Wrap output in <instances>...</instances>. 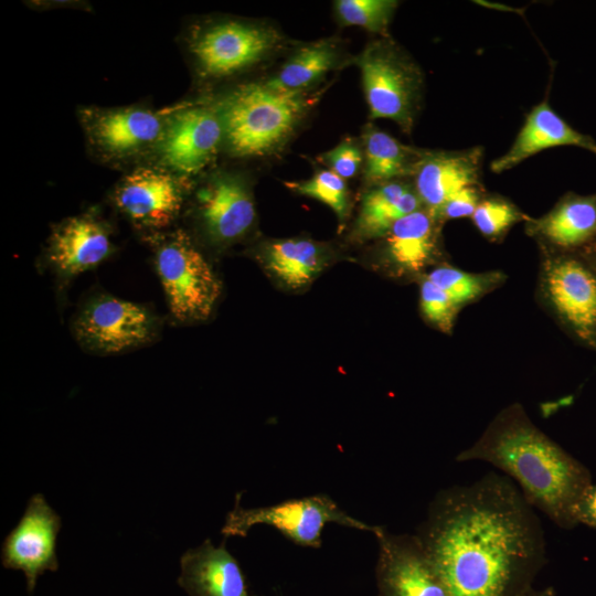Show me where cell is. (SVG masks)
Returning a JSON list of instances; mask_svg holds the SVG:
<instances>
[{
    "instance_id": "cell-27",
    "label": "cell",
    "mask_w": 596,
    "mask_h": 596,
    "mask_svg": "<svg viewBox=\"0 0 596 596\" xmlns=\"http://www.w3.org/2000/svg\"><path fill=\"white\" fill-rule=\"evenodd\" d=\"M290 190L316 199L328 205L337 215L340 223L347 220L350 195L345 180L334 172L323 169L304 181L287 182Z\"/></svg>"
},
{
    "instance_id": "cell-11",
    "label": "cell",
    "mask_w": 596,
    "mask_h": 596,
    "mask_svg": "<svg viewBox=\"0 0 596 596\" xmlns=\"http://www.w3.org/2000/svg\"><path fill=\"white\" fill-rule=\"evenodd\" d=\"M190 181L156 164L131 168L115 185V207L146 236L162 233L180 216Z\"/></svg>"
},
{
    "instance_id": "cell-18",
    "label": "cell",
    "mask_w": 596,
    "mask_h": 596,
    "mask_svg": "<svg viewBox=\"0 0 596 596\" xmlns=\"http://www.w3.org/2000/svg\"><path fill=\"white\" fill-rule=\"evenodd\" d=\"M178 585L189 596H251L237 560L210 539L182 554Z\"/></svg>"
},
{
    "instance_id": "cell-9",
    "label": "cell",
    "mask_w": 596,
    "mask_h": 596,
    "mask_svg": "<svg viewBox=\"0 0 596 596\" xmlns=\"http://www.w3.org/2000/svg\"><path fill=\"white\" fill-rule=\"evenodd\" d=\"M280 41L279 34L268 26L231 19L198 28L189 38L188 49L201 77L222 79L255 66Z\"/></svg>"
},
{
    "instance_id": "cell-26",
    "label": "cell",
    "mask_w": 596,
    "mask_h": 596,
    "mask_svg": "<svg viewBox=\"0 0 596 596\" xmlns=\"http://www.w3.org/2000/svg\"><path fill=\"white\" fill-rule=\"evenodd\" d=\"M459 307L492 289L502 278L501 274H472L449 265L435 267L426 276Z\"/></svg>"
},
{
    "instance_id": "cell-35",
    "label": "cell",
    "mask_w": 596,
    "mask_h": 596,
    "mask_svg": "<svg viewBox=\"0 0 596 596\" xmlns=\"http://www.w3.org/2000/svg\"><path fill=\"white\" fill-rule=\"evenodd\" d=\"M523 596H554L552 590H543L540 593L529 594V590Z\"/></svg>"
},
{
    "instance_id": "cell-16",
    "label": "cell",
    "mask_w": 596,
    "mask_h": 596,
    "mask_svg": "<svg viewBox=\"0 0 596 596\" xmlns=\"http://www.w3.org/2000/svg\"><path fill=\"white\" fill-rule=\"evenodd\" d=\"M114 252L111 230L93 212L66 217L54 225L45 248V262L56 279L67 284L95 268Z\"/></svg>"
},
{
    "instance_id": "cell-25",
    "label": "cell",
    "mask_w": 596,
    "mask_h": 596,
    "mask_svg": "<svg viewBox=\"0 0 596 596\" xmlns=\"http://www.w3.org/2000/svg\"><path fill=\"white\" fill-rule=\"evenodd\" d=\"M339 47L333 39H322L297 49L275 76L265 83L285 93H306L334 68Z\"/></svg>"
},
{
    "instance_id": "cell-5",
    "label": "cell",
    "mask_w": 596,
    "mask_h": 596,
    "mask_svg": "<svg viewBox=\"0 0 596 596\" xmlns=\"http://www.w3.org/2000/svg\"><path fill=\"white\" fill-rule=\"evenodd\" d=\"M171 109L84 106L77 116L91 153L103 163L123 167L152 158Z\"/></svg>"
},
{
    "instance_id": "cell-6",
    "label": "cell",
    "mask_w": 596,
    "mask_h": 596,
    "mask_svg": "<svg viewBox=\"0 0 596 596\" xmlns=\"http://www.w3.org/2000/svg\"><path fill=\"white\" fill-rule=\"evenodd\" d=\"M356 65L370 118L393 120L409 134L422 96L419 67L387 36L370 43L356 57Z\"/></svg>"
},
{
    "instance_id": "cell-4",
    "label": "cell",
    "mask_w": 596,
    "mask_h": 596,
    "mask_svg": "<svg viewBox=\"0 0 596 596\" xmlns=\"http://www.w3.org/2000/svg\"><path fill=\"white\" fill-rule=\"evenodd\" d=\"M170 317L179 323L205 321L222 286L191 235L181 228L146 236Z\"/></svg>"
},
{
    "instance_id": "cell-20",
    "label": "cell",
    "mask_w": 596,
    "mask_h": 596,
    "mask_svg": "<svg viewBox=\"0 0 596 596\" xmlns=\"http://www.w3.org/2000/svg\"><path fill=\"white\" fill-rule=\"evenodd\" d=\"M530 232L562 252H578L596 238V193H567L540 219H528Z\"/></svg>"
},
{
    "instance_id": "cell-34",
    "label": "cell",
    "mask_w": 596,
    "mask_h": 596,
    "mask_svg": "<svg viewBox=\"0 0 596 596\" xmlns=\"http://www.w3.org/2000/svg\"><path fill=\"white\" fill-rule=\"evenodd\" d=\"M578 252L596 268V238Z\"/></svg>"
},
{
    "instance_id": "cell-23",
    "label": "cell",
    "mask_w": 596,
    "mask_h": 596,
    "mask_svg": "<svg viewBox=\"0 0 596 596\" xmlns=\"http://www.w3.org/2000/svg\"><path fill=\"white\" fill-rule=\"evenodd\" d=\"M263 268L281 285L299 289L309 285L326 267L323 246L308 238L267 242L257 252Z\"/></svg>"
},
{
    "instance_id": "cell-15",
    "label": "cell",
    "mask_w": 596,
    "mask_h": 596,
    "mask_svg": "<svg viewBox=\"0 0 596 596\" xmlns=\"http://www.w3.org/2000/svg\"><path fill=\"white\" fill-rule=\"evenodd\" d=\"M374 535L377 596H449L415 534H394L379 526Z\"/></svg>"
},
{
    "instance_id": "cell-21",
    "label": "cell",
    "mask_w": 596,
    "mask_h": 596,
    "mask_svg": "<svg viewBox=\"0 0 596 596\" xmlns=\"http://www.w3.org/2000/svg\"><path fill=\"white\" fill-rule=\"evenodd\" d=\"M440 223L424 207L396 221L382 237L390 265L401 274L426 268L438 249Z\"/></svg>"
},
{
    "instance_id": "cell-19",
    "label": "cell",
    "mask_w": 596,
    "mask_h": 596,
    "mask_svg": "<svg viewBox=\"0 0 596 596\" xmlns=\"http://www.w3.org/2000/svg\"><path fill=\"white\" fill-rule=\"evenodd\" d=\"M561 146L579 147L596 156L593 137L575 130L544 100L531 109L510 149L491 161L490 169L501 173L542 150Z\"/></svg>"
},
{
    "instance_id": "cell-7",
    "label": "cell",
    "mask_w": 596,
    "mask_h": 596,
    "mask_svg": "<svg viewBox=\"0 0 596 596\" xmlns=\"http://www.w3.org/2000/svg\"><path fill=\"white\" fill-rule=\"evenodd\" d=\"M238 493L221 530L225 539L245 538L254 525L266 524L278 530L295 544L317 549L321 546V533L327 523L332 522L373 534L379 529V525L368 524L348 514L334 500L322 493L249 509L243 508Z\"/></svg>"
},
{
    "instance_id": "cell-13",
    "label": "cell",
    "mask_w": 596,
    "mask_h": 596,
    "mask_svg": "<svg viewBox=\"0 0 596 596\" xmlns=\"http://www.w3.org/2000/svg\"><path fill=\"white\" fill-rule=\"evenodd\" d=\"M543 287L561 322L596 349V268L579 252H562L547 259Z\"/></svg>"
},
{
    "instance_id": "cell-14",
    "label": "cell",
    "mask_w": 596,
    "mask_h": 596,
    "mask_svg": "<svg viewBox=\"0 0 596 596\" xmlns=\"http://www.w3.org/2000/svg\"><path fill=\"white\" fill-rule=\"evenodd\" d=\"M61 524L60 515L44 496L35 493L2 543L3 567L22 571L29 593L34 590L39 576L44 572L58 570L56 539Z\"/></svg>"
},
{
    "instance_id": "cell-32",
    "label": "cell",
    "mask_w": 596,
    "mask_h": 596,
    "mask_svg": "<svg viewBox=\"0 0 596 596\" xmlns=\"http://www.w3.org/2000/svg\"><path fill=\"white\" fill-rule=\"evenodd\" d=\"M480 185L467 187L454 194L440 209V222L461 217H471L482 200Z\"/></svg>"
},
{
    "instance_id": "cell-2",
    "label": "cell",
    "mask_w": 596,
    "mask_h": 596,
    "mask_svg": "<svg viewBox=\"0 0 596 596\" xmlns=\"http://www.w3.org/2000/svg\"><path fill=\"white\" fill-rule=\"evenodd\" d=\"M456 460H480L498 468L535 510L566 530L578 525L576 505L593 485L589 470L535 427L520 407L500 414Z\"/></svg>"
},
{
    "instance_id": "cell-22",
    "label": "cell",
    "mask_w": 596,
    "mask_h": 596,
    "mask_svg": "<svg viewBox=\"0 0 596 596\" xmlns=\"http://www.w3.org/2000/svg\"><path fill=\"white\" fill-rule=\"evenodd\" d=\"M422 207L408 182L393 180L372 185L362 198L352 236L358 241L382 238L396 221Z\"/></svg>"
},
{
    "instance_id": "cell-17",
    "label": "cell",
    "mask_w": 596,
    "mask_h": 596,
    "mask_svg": "<svg viewBox=\"0 0 596 596\" xmlns=\"http://www.w3.org/2000/svg\"><path fill=\"white\" fill-rule=\"evenodd\" d=\"M482 155L481 147L427 150L413 175V185L423 207L438 220L441 206L454 194L467 187L480 185Z\"/></svg>"
},
{
    "instance_id": "cell-3",
    "label": "cell",
    "mask_w": 596,
    "mask_h": 596,
    "mask_svg": "<svg viewBox=\"0 0 596 596\" xmlns=\"http://www.w3.org/2000/svg\"><path fill=\"white\" fill-rule=\"evenodd\" d=\"M317 100L306 93H285L265 81L235 86L213 102L224 146L235 158H257L278 150Z\"/></svg>"
},
{
    "instance_id": "cell-28",
    "label": "cell",
    "mask_w": 596,
    "mask_h": 596,
    "mask_svg": "<svg viewBox=\"0 0 596 596\" xmlns=\"http://www.w3.org/2000/svg\"><path fill=\"white\" fill-rule=\"evenodd\" d=\"M397 4L393 0H338L334 8L343 25L360 26L385 36Z\"/></svg>"
},
{
    "instance_id": "cell-24",
    "label": "cell",
    "mask_w": 596,
    "mask_h": 596,
    "mask_svg": "<svg viewBox=\"0 0 596 596\" xmlns=\"http://www.w3.org/2000/svg\"><path fill=\"white\" fill-rule=\"evenodd\" d=\"M427 150L406 146L380 130L368 126L363 134V172L370 185L403 180L414 175Z\"/></svg>"
},
{
    "instance_id": "cell-12",
    "label": "cell",
    "mask_w": 596,
    "mask_h": 596,
    "mask_svg": "<svg viewBox=\"0 0 596 596\" xmlns=\"http://www.w3.org/2000/svg\"><path fill=\"white\" fill-rule=\"evenodd\" d=\"M192 216L201 236L212 247L225 248L242 240L256 217L247 180L228 171L211 174L194 193Z\"/></svg>"
},
{
    "instance_id": "cell-1",
    "label": "cell",
    "mask_w": 596,
    "mask_h": 596,
    "mask_svg": "<svg viewBox=\"0 0 596 596\" xmlns=\"http://www.w3.org/2000/svg\"><path fill=\"white\" fill-rule=\"evenodd\" d=\"M415 535L449 596H523L545 558L535 509L496 472L438 492Z\"/></svg>"
},
{
    "instance_id": "cell-10",
    "label": "cell",
    "mask_w": 596,
    "mask_h": 596,
    "mask_svg": "<svg viewBox=\"0 0 596 596\" xmlns=\"http://www.w3.org/2000/svg\"><path fill=\"white\" fill-rule=\"evenodd\" d=\"M224 146L223 127L213 103L173 106L152 164L191 181L203 172Z\"/></svg>"
},
{
    "instance_id": "cell-29",
    "label": "cell",
    "mask_w": 596,
    "mask_h": 596,
    "mask_svg": "<svg viewBox=\"0 0 596 596\" xmlns=\"http://www.w3.org/2000/svg\"><path fill=\"white\" fill-rule=\"evenodd\" d=\"M528 219L512 202L496 195L482 198L471 216L477 230L489 238L500 237L515 223Z\"/></svg>"
},
{
    "instance_id": "cell-31",
    "label": "cell",
    "mask_w": 596,
    "mask_h": 596,
    "mask_svg": "<svg viewBox=\"0 0 596 596\" xmlns=\"http://www.w3.org/2000/svg\"><path fill=\"white\" fill-rule=\"evenodd\" d=\"M319 160L328 170L342 179H351L358 174L360 168L363 166V148L353 139L347 138L334 148L321 153Z\"/></svg>"
},
{
    "instance_id": "cell-33",
    "label": "cell",
    "mask_w": 596,
    "mask_h": 596,
    "mask_svg": "<svg viewBox=\"0 0 596 596\" xmlns=\"http://www.w3.org/2000/svg\"><path fill=\"white\" fill-rule=\"evenodd\" d=\"M577 524L596 528V485H592L575 509Z\"/></svg>"
},
{
    "instance_id": "cell-30",
    "label": "cell",
    "mask_w": 596,
    "mask_h": 596,
    "mask_svg": "<svg viewBox=\"0 0 596 596\" xmlns=\"http://www.w3.org/2000/svg\"><path fill=\"white\" fill-rule=\"evenodd\" d=\"M419 306L429 323L443 332L451 331L459 306L426 277L419 287Z\"/></svg>"
},
{
    "instance_id": "cell-8",
    "label": "cell",
    "mask_w": 596,
    "mask_h": 596,
    "mask_svg": "<svg viewBox=\"0 0 596 596\" xmlns=\"http://www.w3.org/2000/svg\"><path fill=\"white\" fill-rule=\"evenodd\" d=\"M72 330L84 350L110 355L152 343L160 333L161 320L145 305L98 292L79 307Z\"/></svg>"
}]
</instances>
